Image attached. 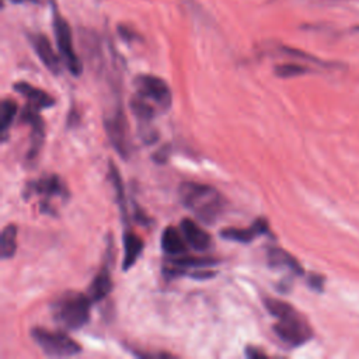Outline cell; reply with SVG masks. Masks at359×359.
Segmentation results:
<instances>
[{"label": "cell", "mask_w": 359, "mask_h": 359, "mask_svg": "<svg viewBox=\"0 0 359 359\" xmlns=\"http://www.w3.org/2000/svg\"><path fill=\"white\" fill-rule=\"evenodd\" d=\"M144 248V241L136 233L126 230L123 233V262L122 269L129 271L140 257Z\"/></svg>", "instance_id": "obj_15"}, {"label": "cell", "mask_w": 359, "mask_h": 359, "mask_svg": "<svg viewBox=\"0 0 359 359\" xmlns=\"http://www.w3.org/2000/svg\"><path fill=\"white\" fill-rule=\"evenodd\" d=\"M180 230L187 244L195 251H206L212 245L210 234L192 219L184 217L180 223Z\"/></svg>", "instance_id": "obj_12"}, {"label": "cell", "mask_w": 359, "mask_h": 359, "mask_svg": "<svg viewBox=\"0 0 359 359\" xmlns=\"http://www.w3.org/2000/svg\"><path fill=\"white\" fill-rule=\"evenodd\" d=\"M53 32L62 62L73 76H80L83 72V63L76 53L70 25L57 11H53Z\"/></svg>", "instance_id": "obj_6"}, {"label": "cell", "mask_w": 359, "mask_h": 359, "mask_svg": "<svg viewBox=\"0 0 359 359\" xmlns=\"http://www.w3.org/2000/svg\"><path fill=\"white\" fill-rule=\"evenodd\" d=\"M245 355L248 358H259V356H266L265 352L259 351L258 348H254V346H245Z\"/></svg>", "instance_id": "obj_23"}, {"label": "cell", "mask_w": 359, "mask_h": 359, "mask_svg": "<svg viewBox=\"0 0 359 359\" xmlns=\"http://www.w3.org/2000/svg\"><path fill=\"white\" fill-rule=\"evenodd\" d=\"M17 114H18L17 102L10 98H4L1 101V119H0V135L3 142H6L8 129L11 128V123L17 116Z\"/></svg>", "instance_id": "obj_18"}, {"label": "cell", "mask_w": 359, "mask_h": 359, "mask_svg": "<svg viewBox=\"0 0 359 359\" xmlns=\"http://www.w3.org/2000/svg\"><path fill=\"white\" fill-rule=\"evenodd\" d=\"M31 337L46 356L67 358L81 352V345L59 330L35 327L31 330Z\"/></svg>", "instance_id": "obj_4"}, {"label": "cell", "mask_w": 359, "mask_h": 359, "mask_svg": "<svg viewBox=\"0 0 359 359\" xmlns=\"http://www.w3.org/2000/svg\"><path fill=\"white\" fill-rule=\"evenodd\" d=\"M91 299L87 293L74 290L63 292L50 303L53 321L63 330L74 331L83 328L90 320Z\"/></svg>", "instance_id": "obj_3"}, {"label": "cell", "mask_w": 359, "mask_h": 359, "mask_svg": "<svg viewBox=\"0 0 359 359\" xmlns=\"http://www.w3.org/2000/svg\"><path fill=\"white\" fill-rule=\"evenodd\" d=\"M17 251V226L7 224L1 231V258L10 259Z\"/></svg>", "instance_id": "obj_19"}, {"label": "cell", "mask_w": 359, "mask_h": 359, "mask_svg": "<svg viewBox=\"0 0 359 359\" xmlns=\"http://www.w3.org/2000/svg\"><path fill=\"white\" fill-rule=\"evenodd\" d=\"M104 126L108 139L116 153L122 158H128L132 150L130 146V132L125 112L119 104L112 107V109L104 116Z\"/></svg>", "instance_id": "obj_7"}, {"label": "cell", "mask_w": 359, "mask_h": 359, "mask_svg": "<svg viewBox=\"0 0 359 359\" xmlns=\"http://www.w3.org/2000/svg\"><path fill=\"white\" fill-rule=\"evenodd\" d=\"M29 41L32 48L35 49L39 60L45 65L48 70H50L53 74L60 73V55H56L52 43L49 39L42 34H32L29 35Z\"/></svg>", "instance_id": "obj_11"}, {"label": "cell", "mask_w": 359, "mask_h": 359, "mask_svg": "<svg viewBox=\"0 0 359 359\" xmlns=\"http://www.w3.org/2000/svg\"><path fill=\"white\" fill-rule=\"evenodd\" d=\"M268 233H269L268 220L265 217H258L248 227H227V229L220 230V237L224 240L245 244V243H251L254 238H257L262 234H268Z\"/></svg>", "instance_id": "obj_10"}, {"label": "cell", "mask_w": 359, "mask_h": 359, "mask_svg": "<svg viewBox=\"0 0 359 359\" xmlns=\"http://www.w3.org/2000/svg\"><path fill=\"white\" fill-rule=\"evenodd\" d=\"M109 178H111V184L112 188L115 191V196L118 201V205L121 208V212L123 215V217L126 219V206H125V194H123V184L121 180V174L118 171V168L115 167V164L112 161H109Z\"/></svg>", "instance_id": "obj_20"}, {"label": "cell", "mask_w": 359, "mask_h": 359, "mask_svg": "<svg viewBox=\"0 0 359 359\" xmlns=\"http://www.w3.org/2000/svg\"><path fill=\"white\" fill-rule=\"evenodd\" d=\"M14 90L21 94L24 98L28 100L29 104L35 105L39 109H46L55 105V98L48 94L46 91L27 83V81H17L14 83Z\"/></svg>", "instance_id": "obj_13"}, {"label": "cell", "mask_w": 359, "mask_h": 359, "mask_svg": "<svg viewBox=\"0 0 359 359\" xmlns=\"http://www.w3.org/2000/svg\"><path fill=\"white\" fill-rule=\"evenodd\" d=\"M20 121L31 128V143L29 150L27 153V158L34 160L36 158L45 137V123L39 114V108L28 102L20 112Z\"/></svg>", "instance_id": "obj_9"}, {"label": "cell", "mask_w": 359, "mask_h": 359, "mask_svg": "<svg viewBox=\"0 0 359 359\" xmlns=\"http://www.w3.org/2000/svg\"><path fill=\"white\" fill-rule=\"evenodd\" d=\"M266 258H268V264L272 268H287L289 271H292L296 275H303V268L299 264V261L292 254H289L287 251H285L282 248L271 247L268 250Z\"/></svg>", "instance_id": "obj_17"}, {"label": "cell", "mask_w": 359, "mask_h": 359, "mask_svg": "<svg viewBox=\"0 0 359 359\" xmlns=\"http://www.w3.org/2000/svg\"><path fill=\"white\" fill-rule=\"evenodd\" d=\"M13 1H15V3H21V1H38V0H13Z\"/></svg>", "instance_id": "obj_25"}, {"label": "cell", "mask_w": 359, "mask_h": 359, "mask_svg": "<svg viewBox=\"0 0 359 359\" xmlns=\"http://www.w3.org/2000/svg\"><path fill=\"white\" fill-rule=\"evenodd\" d=\"M167 147H163L161 150H158L156 154H154V160L157 161V163H164L165 160H167V157H168V153H167Z\"/></svg>", "instance_id": "obj_24"}, {"label": "cell", "mask_w": 359, "mask_h": 359, "mask_svg": "<svg viewBox=\"0 0 359 359\" xmlns=\"http://www.w3.org/2000/svg\"><path fill=\"white\" fill-rule=\"evenodd\" d=\"M112 289V278H111V272L108 269V265L104 264L101 266V269L98 271V273L94 276L91 285L88 286L87 294L90 296L91 302H100L104 300L109 292Z\"/></svg>", "instance_id": "obj_16"}, {"label": "cell", "mask_w": 359, "mask_h": 359, "mask_svg": "<svg viewBox=\"0 0 359 359\" xmlns=\"http://www.w3.org/2000/svg\"><path fill=\"white\" fill-rule=\"evenodd\" d=\"M307 72H310V69H307L306 66L297 65V63H283V65H278L275 67V74L282 79L302 76V74H306Z\"/></svg>", "instance_id": "obj_21"}, {"label": "cell", "mask_w": 359, "mask_h": 359, "mask_svg": "<svg viewBox=\"0 0 359 359\" xmlns=\"http://www.w3.org/2000/svg\"><path fill=\"white\" fill-rule=\"evenodd\" d=\"M181 203L201 222L213 223L224 209L223 196L210 185L185 181L178 188Z\"/></svg>", "instance_id": "obj_2"}, {"label": "cell", "mask_w": 359, "mask_h": 359, "mask_svg": "<svg viewBox=\"0 0 359 359\" xmlns=\"http://www.w3.org/2000/svg\"><path fill=\"white\" fill-rule=\"evenodd\" d=\"M136 93L154 104L158 109L165 111L171 105V90L168 84L153 74H140L135 80Z\"/></svg>", "instance_id": "obj_8"}, {"label": "cell", "mask_w": 359, "mask_h": 359, "mask_svg": "<svg viewBox=\"0 0 359 359\" xmlns=\"http://www.w3.org/2000/svg\"><path fill=\"white\" fill-rule=\"evenodd\" d=\"M24 196L25 198L38 196L41 210L43 213H49V212H55L52 206V199L66 201L69 196V191L66 184L62 181L59 175L48 174L28 182L27 187L24 188Z\"/></svg>", "instance_id": "obj_5"}, {"label": "cell", "mask_w": 359, "mask_h": 359, "mask_svg": "<svg viewBox=\"0 0 359 359\" xmlns=\"http://www.w3.org/2000/svg\"><path fill=\"white\" fill-rule=\"evenodd\" d=\"M161 248L170 257H178L187 254V241L180 229L168 226L161 233Z\"/></svg>", "instance_id": "obj_14"}, {"label": "cell", "mask_w": 359, "mask_h": 359, "mask_svg": "<svg viewBox=\"0 0 359 359\" xmlns=\"http://www.w3.org/2000/svg\"><path fill=\"white\" fill-rule=\"evenodd\" d=\"M323 283H324V278L320 276V275H316V273H311L309 276V285L314 289V290H323Z\"/></svg>", "instance_id": "obj_22"}, {"label": "cell", "mask_w": 359, "mask_h": 359, "mask_svg": "<svg viewBox=\"0 0 359 359\" xmlns=\"http://www.w3.org/2000/svg\"><path fill=\"white\" fill-rule=\"evenodd\" d=\"M262 303L268 313L276 318L272 330L285 345L296 348L311 338L313 331L309 323L293 306L275 297H264Z\"/></svg>", "instance_id": "obj_1"}]
</instances>
